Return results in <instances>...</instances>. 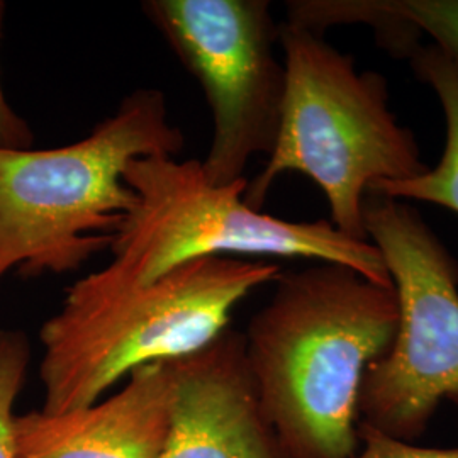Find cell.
Listing matches in <instances>:
<instances>
[{"label": "cell", "mask_w": 458, "mask_h": 458, "mask_svg": "<svg viewBox=\"0 0 458 458\" xmlns=\"http://www.w3.org/2000/svg\"><path fill=\"white\" fill-rule=\"evenodd\" d=\"M274 284L243 333L263 414L287 458H355L361 382L393 344L395 291L336 263Z\"/></svg>", "instance_id": "obj_1"}, {"label": "cell", "mask_w": 458, "mask_h": 458, "mask_svg": "<svg viewBox=\"0 0 458 458\" xmlns=\"http://www.w3.org/2000/svg\"><path fill=\"white\" fill-rule=\"evenodd\" d=\"M280 274L276 263L209 257L145 285L114 284L98 270L73 282L39 331L41 411L90 406L134 369L202 350L242 301Z\"/></svg>", "instance_id": "obj_2"}, {"label": "cell", "mask_w": 458, "mask_h": 458, "mask_svg": "<svg viewBox=\"0 0 458 458\" xmlns=\"http://www.w3.org/2000/svg\"><path fill=\"white\" fill-rule=\"evenodd\" d=\"M183 148L164 92L136 89L79 141L0 149V280L11 270L24 278L75 272L109 250L138 204L126 166L177 158Z\"/></svg>", "instance_id": "obj_3"}, {"label": "cell", "mask_w": 458, "mask_h": 458, "mask_svg": "<svg viewBox=\"0 0 458 458\" xmlns=\"http://www.w3.org/2000/svg\"><path fill=\"white\" fill-rule=\"evenodd\" d=\"M285 96L277 141L243 200L262 211L284 174H302L327 197L331 223L350 238L370 242L363 202L378 183L414 179L428 170L410 128L389 109L382 73L357 72L352 56L323 34L282 22Z\"/></svg>", "instance_id": "obj_4"}, {"label": "cell", "mask_w": 458, "mask_h": 458, "mask_svg": "<svg viewBox=\"0 0 458 458\" xmlns=\"http://www.w3.org/2000/svg\"><path fill=\"white\" fill-rule=\"evenodd\" d=\"M124 182L138 197L111 243L113 260L98 272L123 285H145L182 263L251 255L344 265L382 287H394L380 250L342 233L331 221L295 223L251 209L248 181L214 185L200 160H131Z\"/></svg>", "instance_id": "obj_5"}, {"label": "cell", "mask_w": 458, "mask_h": 458, "mask_svg": "<svg viewBox=\"0 0 458 458\" xmlns=\"http://www.w3.org/2000/svg\"><path fill=\"white\" fill-rule=\"evenodd\" d=\"M363 225L393 280L399 323L363 377L359 425L418 442L443 401L458 397L457 259L403 200L369 192Z\"/></svg>", "instance_id": "obj_6"}, {"label": "cell", "mask_w": 458, "mask_h": 458, "mask_svg": "<svg viewBox=\"0 0 458 458\" xmlns=\"http://www.w3.org/2000/svg\"><path fill=\"white\" fill-rule=\"evenodd\" d=\"M141 13L202 87L213 115L206 179H245L255 155L277 141L285 66L276 55L278 26L267 0H147Z\"/></svg>", "instance_id": "obj_7"}, {"label": "cell", "mask_w": 458, "mask_h": 458, "mask_svg": "<svg viewBox=\"0 0 458 458\" xmlns=\"http://www.w3.org/2000/svg\"><path fill=\"white\" fill-rule=\"evenodd\" d=\"M174 365L172 421L157 458H287L260 408L243 333L228 327Z\"/></svg>", "instance_id": "obj_8"}, {"label": "cell", "mask_w": 458, "mask_h": 458, "mask_svg": "<svg viewBox=\"0 0 458 458\" xmlns=\"http://www.w3.org/2000/svg\"><path fill=\"white\" fill-rule=\"evenodd\" d=\"M128 377L121 391L90 406L16 416V458L158 457L172 421L175 365L147 363Z\"/></svg>", "instance_id": "obj_9"}, {"label": "cell", "mask_w": 458, "mask_h": 458, "mask_svg": "<svg viewBox=\"0 0 458 458\" xmlns=\"http://www.w3.org/2000/svg\"><path fill=\"white\" fill-rule=\"evenodd\" d=\"M408 60L416 79L429 85L440 100L445 117L442 158L414 179L378 183L370 192L429 202L458 214V65L433 45H418Z\"/></svg>", "instance_id": "obj_10"}, {"label": "cell", "mask_w": 458, "mask_h": 458, "mask_svg": "<svg viewBox=\"0 0 458 458\" xmlns=\"http://www.w3.org/2000/svg\"><path fill=\"white\" fill-rule=\"evenodd\" d=\"M376 16L391 19L421 36L458 65V0H360Z\"/></svg>", "instance_id": "obj_11"}, {"label": "cell", "mask_w": 458, "mask_h": 458, "mask_svg": "<svg viewBox=\"0 0 458 458\" xmlns=\"http://www.w3.org/2000/svg\"><path fill=\"white\" fill-rule=\"evenodd\" d=\"M31 359L30 340L22 331L0 327V458H16L14 403L22 391Z\"/></svg>", "instance_id": "obj_12"}, {"label": "cell", "mask_w": 458, "mask_h": 458, "mask_svg": "<svg viewBox=\"0 0 458 458\" xmlns=\"http://www.w3.org/2000/svg\"><path fill=\"white\" fill-rule=\"evenodd\" d=\"M458 406V397L454 399ZM360 450L355 458H458L457 446H425L386 437L369 426L359 425Z\"/></svg>", "instance_id": "obj_13"}, {"label": "cell", "mask_w": 458, "mask_h": 458, "mask_svg": "<svg viewBox=\"0 0 458 458\" xmlns=\"http://www.w3.org/2000/svg\"><path fill=\"white\" fill-rule=\"evenodd\" d=\"M5 4L0 2V36ZM34 132L31 126L11 107L0 82V149H31Z\"/></svg>", "instance_id": "obj_14"}]
</instances>
